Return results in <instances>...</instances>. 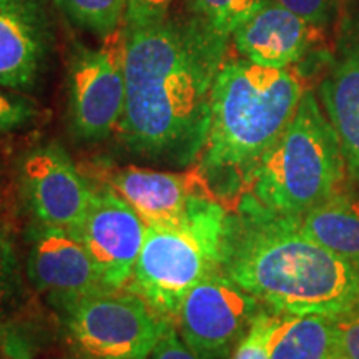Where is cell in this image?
I'll return each instance as SVG.
<instances>
[{"label":"cell","mask_w":359,"mask_h":359,"mask_svg":"<svg viewBox=\"0 0 359 359\" xmlns=\"http://www.w3.org/2000/svg\"><path fill=\"white\" fill-rule=\"evenodd\" d=\"M222 269L281 314L338 318L359 304V269L309 238L296 218L238 205Z\"/></svg>","instance_id":"2"},{"label":"cell","mask_w":359,"mask_h":359,"mask_svg":"<svg viewBox=\"0 0 359 359\" xmlns=\"http://www.w3.org/2000/svg\"><path fill=\"white\" fill-rule=\"evenodd\" d=\"M19 281V258L7 226L0 223V299L13 293Z\"/></svg>","instance_id":"22"},{"label":"cell","mask_w":359,"mask_h":359,"mask_svg":"<svg viewBox=\"0 0 359 359\" xmlns=\"http://www.w3.org/2000/svg\"><path fill=\"white\" fill-rule=\"evenodd\" d=\"M226 45V37L193 15L127 29V95L118 128L130 150L177 163L201 155Z\"/></svg>","instance_id":"1"},{"label":"cell","mask_w":359,"mask_h":359,"mask_svg":"<svg viewBox=\"0 0 359 359\" xmlns=\"http://www.w3.org/2000/svg\"><path fill=\"white\" fill-rule=\"evenodd\" d=\"M263 304L223 269L196 283L183 299L177 330L200 359H223L250 330Z\"/></svg>","instance_id":"8"},{"label":"cell","mask_w":359,"mask_h":359,"mask_svg":"<svg viewBox=\"0 0 359 359\" xmlns=\"http://www.w3.org/2000/svg\"><path fill=\"white\" fill-rule=\"evenodd\" d=\"M296 222L309 238L359 269V195L336 193Z\"/></svg>","instance_id":"16"},{"label":"cell","mask_w":359,"mask_h":359,"mask_svg":"<svg viewBox=\"0 0 359 359\" xmlns=\"http://www.w3.org/2000/svg\"><path fill=\"white\" fill-rule=\"evenodd\" d=\"M111 185L150 224H172L183 218L191 201L206 191L196 175L127 167L114 173Z\"/></svg>","instance_id":"14"},{"label":"cell","mask_w":359,"mask_h":359,"mask_svg":"<svg viewBox=\"0 0 359 359\" xmlns=\"http://www.w3.org/2000/svg\"><path fill=\"white\" fill-rule=\"evenodd\" d=\"M147 359H200L180 336L177 326L167 323Z\"/></svg>","instance_id":"26"},{"label":"cell","mask_w":359,"mask_h":359,"mask_svg":"<svg viewBox=\"0 0 359 359\" xmlns=\"http://www.w3.org/2000/svg\"><path fill=\"white\" fill-rule=\"evenodd\" d=\"M172 4L173 0H128L123 25L127 29H138L163 22L168 19Z\"/></svg>","instance_id":"21"},{"label":"cell","mask_w":359,"mask_h":359,"mask_svg":"<svg viewBox=\"0 0 359 359\" xmlns=\"http://www.w3.org/2000/svg\"><path fill=\"white\" fill-rule=\"evenodd\" d=\"M0 196H2V191H0Z\"/></svg>","instance_id":"29"},{"label":"cell","mask_w":359,"mask_h":359,"mask_svg":"<svg viewBox=\"0 0 359 359\" xmlns=\"http://www.w3.org/2000/svg\"><path fill=\"white\" fill-rule=\"evenodd\" d=\"M269 0H190L191 15L217 32L230 39L233 32L258 12Z\"/></svg>","instance_id":"19"},{"label":"cell","mask_w":359,"mask_h":359,"mask_svg":"<svg viewBox=\"0 0 359 359\" xmlns=\"http://www.w3.org/2000/svg\"><path fill=\"white\" fill-rule=\"evenodd\" d=\"M306 92L291 69L246 58L224 60L210 98L200 172L223 188L245 185L250 170L285 132Z\"/></svg>","instance_id":"3"},{"label":"cell","mask_w":359,"mask_h":359,"mask_svg":"<svg viewBox=\"0 0 359 359\" xmlns=\"http://www.w3.org/2000/svg\"><path fill=\"white\" fill-rule=\"evenodd\" d=\"M72 24L95 37H107L125 24L128 0H53Z\"/></svg>","instance_id":"18"},{"label":"cell","mask_w":359,"mask_h":359,"mask_svg":"<svg viewBox=\"0 0 359 359\" xmlns=\"http://www.w3.org/2000/svg\"><path fill=\"white\" fill-rule=\"evenodd\" d=\"M338 359H359V304L336 318Z\"/></svg>","instance_id":"24"},{"label":"cell","mask_w":359,"mask_h":359,"mask_svg":"<svg viewBox=\"0 0 359 359\" xmlns=\"http://www.w3.org/2000/svg\"><path fill=\"white\" fill-rule=\"evenodd\" d=\"M127 29L120 27L97 47L77 45L69 69V111L82 140L107 138L122 122L127 95Z\"/></svg>","instance_id":"7"},{"label":"cell","mask_w":359,"mask_h":359,"mask_svg":"<svg viewBox=\"0 0 359 359\" xmlns=\"http://www.w3.org/2000/svg\"><path fill=\"white\" fill-rule=\"evenodd\" d=\"M27 275L57 306L109 288L80 238L60 228L42 226L37 233L27 257Z\"/></svg>","instance_id":"11"},{"label":"cell","mask_w":359,"mask_h":359,"mask_svg":"<svg viewBox=\"0 0 359 359\" xmlns=\"http://www.w3.org/2000/svg\"><path fill=\"white\" fill-rule=\"evenodd\" d=\"M8 358H11V356H8V354L2 349V351H0V359H8Z\"/></svg>","instance_id":"28"},{"label":"cell","mask_w":359,"mask_h":359,"mask_svg":"<svg viewBox=\"0 0 359 359\" xmlns=\"http://www.w3.org/2000/svg\"><path fill=\"white\" fill-rule=\"evenodd\" d=\"M0 344H4L2 349L7 354L19 353V348H17V344H15V336H12L11 330H8L4 323H0Z\"/></svg>","instance_id":"27"},{"label":"cell","mask_w":359,"mask_h":359,"mask_svg":"<svg viewBox=\"0 0 359 359\" xmlns=\"http://www.w3.org/2000/svg\"><path fill=\"white\" fill-rule=\"evenodd\" d=\"M346 165L330 120L311 90L280 138L245 180L240 203L285 218H299L341 191Z\"/></svg>","instance_id":"4"},{"label":"cell","mask_w":359,"mask_h":359,"mask_svg":"<svg viewBox=\"0 0 359 359\" xmlns=\"http://www.w3.org/2000/svg\"><path fill=\"white\" fill-rule=\"evenodd\" d=\"M20 183L27 205L42 226L79 230L93 191L64 148L48 143L30 150L22 160Z\"/></svg>","instance_id":"9"},{"label":"cell","mask_w":359,"mask_h":359,"mask_svg":"<svg viewBox=\"0 0 359 359\" xmlns=\"http://www.w3.org/2000/svg\"><path fill=\"white\" fill-rule=\"evenodd\" d=\"M281 321V313L262 309L257 314L250 330L238 341L231 359H271L273 339Z\"/></svg>","instance_id":"20"},{"label":"cell","mask_w":359,"mask_h":359,"mask_svg":"<svg viewBox=\"0 0 359 359\" xmlns=\"http://www.w3.org/2000/svg\"><path fill=\"white\" fill-rule=\"evenodd\" d=\"M48 40L50 19L43 0H0V87H32Z\"/></svg>","instance_id":"12"},{"label":"cell","mask_w":359,"mask_h":359,"mask_svg":"<svg viewBox=\"0 0 359 359\" xmlns=\"http://www.w3.org/2000/svg\"><path fill=\"white\" fill-rule=\"evenodd\" d=\"M230 215L210 190L172 224H147V235L127 290L163 321L177 326L183 299L196 283L222 269Z\"/></svg>","instance_id":"5"},{"label":"cell","mask_w":359,"mask_h":359,"mask_svg":"<svg viewBox=\"0 0 359 359\" xmlns=\"http://www.w3.org/2000/svg\"><path fill=\"white\" fill-rule=\"evenodd\" d=\"M35 105L24 97L0 92V133L24 127L34 118Z\"/></svg>","instance_id":"23"},{"label":"cell","mask_w":359,"mask_h":359,"mask_svg":"<svg viewBox=\"0 0 359 359\" xmlns=\"http://www.w3.org/2000/svg\"><path fill=\"white\" fill-rule=\"evenodd\" d=\"M60 308L72 341L95 359H147L168 323L127 288L83 294Z\"/></svg>","instance_id":"6"},{"label":"cell","mask_w":359,"mask_h":359,"mask_svg":"<svg viewBox=\"0 0 359 359\" xmlns=\"http://www.w3.org/2000/svg\"><path fill=\"white\" fill-rule=\"evenodd\" d=\"M75 235L80 238L102 281L109 288H127L145 241L147 223L115 191H93Z\"/></svg>","instance_id":"10"},{"label":"cell","mask_w":359,"mask_h":359,"mask_svg":"<svg viewBox=\"0 0 359 359\" xmlns=\"http://www.w3.org/2000/svg\"><path fill=\"white\" fill-rule=\"evenodd\" d=\"M320 100L339 140L348 180L359 183V42L343 52L323 80Z\"/></svg>","instance_id":"15"},{"label":"cell","mask_w":359,"mask_h":359,"mask_svg":"<svg viewBox=\"0 0 359 359\" xmlns=\"http://www.w3.org/2000/svg\"><path fill=\"white\" fill-rule=\"evenodd\" d=\"M320 37V25L309 24L273 0L231 35L241 57L273 69H290L302 60Z\"/></svg>","instance_id":"13"},{"label":"cell","mask_w":359,"mask_h":359,"mask_svg":"<svg viewBox=\"0 0 359 359\" xmlns=\"http://www.w3.org/2000/svg\"><path fill=\"white\" fill-rule=\"evenodd\" d=\"M271 359H338L336 318L281 314Z\"/></svg>","instance_id":"17"},{"label":"cell","mask_w":359,"mask_h":359,"mask_svg":"<svg viewBox=\"0 0 359 359\" xmlns=\"http://www.w3.org/2000/svg\"><path fill=\"white\" fill-rule=\"evenodd\" d=\"M309 24L323 25L334 15L339 0H273Z\"/></svg>","instance_id":"25"}]
</instances>
